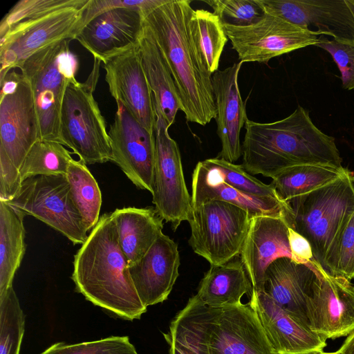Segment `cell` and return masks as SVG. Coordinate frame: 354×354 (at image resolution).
I'll return each instance as SVG.
<instances>
[{
    "label": "cell",
    "instance_id": "obj_1",
    "mask_svg": "<svg viewBox=\"0 0 354 354\" xmlns=\"http://www.w3.org/2000/svg\"><path fill=\"white\" fill-rule=\"evenodd\" d=\"M189 0H167L151 10L144 25L156 42L171 72L180 111L187 121L205 126L216 115L212 74L192 37Z\"/></svg>",
    "mask_w": 354,
    "mask_h": 354
},
{
    "label": "cell",
    "instance_id": "obj_2",
    "mask_svg": "<svg viewBox=\"0 0 354 354\" xmlns=\"http://www.w3.org/2000/svg\"><path fill=\"white\" fill-rule=\"evenodd\" d=\"M245 129L242 165L251 175L272 178L286 168L308 164L343 167L335 138L319 129L301 106L272 122L248 119Z\"/></svg>",
    "mask_w": 354,
    "mask_h": 354
},
{
    "label": "cell",
    "instance_id": "obj_3",
    "mask_svg": "<svg viewBox=\"0 0 354 354\" xmlns=\"http://www.w3.org/2000/svg\"><path fill=\"white\" fill-rule=\"evenodd\" d=\"M71 278L87 300L120 317L140 319L147 311L130 276L111 213L100 216L74 255Z\"/></svg>",
    "mask_w": 354,
    "mask_h": 354
},
{
    "label": "cell",
    "instance_id": "obj_4",
    "mask_svg": "<svg viewBox=\"0 0 354 354\" xmlns=\"http://www.w3.org/2000/svg\"><path fill=\"white\" fill-rule=\"evenodd\" d=\"M292 229L310 243L313 259L335 275L342 232L354 212V173L349 169L335 181L288 202Z\"/></svg>",
    "mask_w": 354,
    "mask_h": 354
},
{
    "label": "cell",
    "instance_id": "obj_5",
    "mask_svg": "<svg viewBox=\"0 0 354 354\" xmlns=\"http://www.w3.org/2000/svg\"><path fill=\"white\" fill-rule=\"evenodd\" d=\"M0 84V201L6 202L20 187V168L39 130L28 79L10 71Z\"/></svg>",
    "mask_w": 354,
    "mask_h": 354
},
{
    "label": "cell",
    "instance_id": "obj_6",
    "mask_svg": "<svg viewBox=\"0 0 354 354\" xmlns=\"http://www.w3.org/2000/svg\"><path fill=\"white\" fill-rule=\"evenodd\" d=\"M189 334L195 354H277L249 304L216 308L202 303Z\"/></svg>",
    "mask_w": 354,
    "mask_h": 354
},
{
    "label": "cell",
    "instance_id": "obj_7",
    "mask_svg": "<svg viewBox=\"0 0 354 354\" xmlns=\"http://www.w3.org/2000/svg\"><path fill=\"white\" fill-rule=\"evenodd\" d=\"M71 41L64 39L37 51L19 68L31 86L41 140L62 144V105L80 66L77 56L70 50Z\"/></svg>",
    "mask_w": 354,
    "mask_h": 354
},
{
    "label": "cell",
    "instance_id": "obj_8",
    "mask_svg": "<svg viewBox=\"0 0 354 354\" xmlns=\"http://www.w3.org/2000/svg\"><path fill=\"white\" fill-rule=\"evenodd\" d=\"M94 60L84 82L75 80L67 86L60 114L62 144L86 165L112 161L106 122L93 95L102 62Z\"/></svg>",
    "mask_w": 354,
    "mask_h": 354
},
{
    "label": "cell",
    "instance_id": "obj_9",
    "mask_svg": "<svg viewBox=\"0 0 354 354\" xmlns=\"http://www.w3.org/2000/svg\"><path fill=\"white\" fill-rule=\"evenodd\" d=\"M252 216L236 205L210 201L194 208L189 220V243L194 253L211 266L227 263L239 257Z\"/></svg>",
    "mask_w": 354,
    "mask_h": 354
},
{
    "label": "cell",
    "instance_id": "obj_10",
    "mask_svg": "<svg viewBox=\"0 0 354 354\" xmlns=\"http://www.w3.org/2000/svg\"><path fill=\"white\" fill-rule=\"evenodd\" d=\"M24 215L32 216L60 232L73 244H83L88 231L72 197L65 175L28 178L6 202Z\"/></svg>",
    "mask_w": 354,
    "mask_h": 354
},
{
    "label": "cell",
    "instance_id": "obj_11",
    "mask_svg": "<svg viewBox=\"0 0 354 354\" xmlns=\"http://www.w3.org/2000/svg\"><path fill=\"white\" fill-rule=\"evenodd\" d=\"M165 121L156 114L155 164L152 202L158 214L176 231L189 221L193 212L192 196L186 186L181 156Z\"/></svg>",
    "mask_w": 354,
    "mask_h": 354
},
{
    "label": "cell",
    "instance_id": "obj_12",
    "mask_svg": "<svg viewBox=\"0 0 354 354\" xmlns=\"http://www.w3.org/2000/svg\"><path fill=\"white\" fill-rule=\"evenodd\" d=\"M82 6L69 7L13 26L0 37V78L37 51L64 39H75Z\"/></svg>",
    "mask_w": 354,
    "mask_h": 354
},
{
    "label": "cell",
    "instance_id": "obj_13",
    "mask_svg": "<svg viewBox=\"0 0 354 354\" xmlns=\"http://www.w3.org/2000/svg\"><path fill=\"white\" fill-rule=\"evenodd\" d=\"M223 28L242 63H267L285 53L315 46L321 35L266 13L253 25L236 27L223 24Z\"/></svg>",
    "mask_w": 354,
    "mask_h": 354
},
{
    "label": "cell",
    "instance_id": "obj_14",
    "mask_svg": "<svg viewBox=\"0 0 354 354\" xmlns=\"http://www.w3.org/2000/svg\"><path fill=\"white\" fill-rule=\"evenodd\" d=\"M312 263L316 277L306 301L308 326L326 339L347 337L354 330V285Z\"/></svg>",
    "mask_w": 354,
    "mask_h": 354
},
{
    "label": "cell",
    "instance_id": "obj_15",
    "mask_svg": "<svg viewBox=\"0 0 354 354\" xmlns=\"http://www.w3.org/2000/svg\"><path fill=\"white\" fill-rule=\"evenodd\" d=\"M109 131L112 161L136 187L153 192L155 136L142 127L121 101Z\"/></svg>",
    "mask_w": 354,
    "mask_h": 354
},
{
    "label": "cell",
    "instance_id": "obj_16",
    "mask_svg": "<svg viewBox=\"0 0 354 354\" xmlns=\"http://www.w3.org/2000/svg\"><path fill=\"white\" fill-rule=\"evenodd\" d=\"M257 1L266 14L339 41H354V15L346 0Z\"/></svg>",
    "mask_w": 354,
    "mask_h": 354
},
{
    "label": "cell",
    "instance_id": "obj_17",
    "mask_svg": "<svg viewBox=\"0 0 354 354\" xmlns=\"http://www.w3.org/2000/svg\"><path fill=\"white\" fill-rule=\"evenodd\" d=\"M102 63L112 97L121 101L139 123L153 133V95L143 70L139 45Z\"/></svg>",
    "mask_w": 354,
    "mask_h": 354
},
{
    "label": "cell",
    "instance_id": "obj_18",
    "mask_svg": "<svg viewBox=\"0 0 354 354\" xmlns=\"http://www.w3.org/2000/svg\"><path fill=\"white\" fill-rule=\"evenodd\" d=\"M144 18L138 9L109 10L85 25L75 39L102 63L139 45Z\"/></svg>",
    "mask_w": 354,
    "mask_h": 354
},
{
    "label": "cell",
    "instance_id": "obj_19",
    "mask_svg": "<svg viewBox=\"0 0 354 354\" xmlns=\"http://www.w3.org/2000/svg\"><path fill=\"white\" fill-rule=\"evenodd\" d=\"M277 354H313L322 352L327 339L294 319L265 292L252 288L248 302Z\"/></svg>",
    "mask_w": 354,
    "mask_h": 354
},
{
    "label": "cell",
    "instance_id": "obj_20",
    "mask_svg": "<svg viewBox=\"0 0 354 354\" xmlns=\"http://www.w3.org/2000/svg\"><path fill=\"white\" fill-rule=\"evenodd\" d=\"M239 256L252 288L265 290L269 266L279 258L291 259L286 221L278 216H252Z\"/></svg>",
    "mask_w": 354,
    "mask_h": 354
},
{
    "label": "cell",
    "instance_id": "obj_21",
    "mask_svg": "<svg viewBox=\"0 0 354 354\" xmlns=\"http://www.w3.org/2000/svg\"><path fill=\"white\" fill-rule=\"evenodd\" d=\"M242 64L241 62L234 63L212 75L216 133L221 142V150L217 158L233 163L242 155L240 133L248 119L238 84Z\"/></svg>",
    "mask_w": 354,
    "mask_h": 354
},
{
    "label": "cell",
    "instance_id": "obj_22",
    "mask_svg": "<svg viewBox=\"0 0 354 354\" xmlns=\"http://www.w3.org/2000/svg\"><path fill=\"white\" fill-rule=\"evenodd\" d=\"M193 209L210 201L236 205L252 216H272L284 218L288 227L293 224L294 213L288 203L278 198L259 197L242 192L225 183L218 170L207 160L199 161L192 174Z\"/></svg>",
    "mask_w": 354,
    "mask_h": 354
},
{
    "label": "cell",
    "instance_id": "obj_23",
    "mask_svg": "<svg viewBox=\"0 0 354 354\" xmlns=\"http://www.w3.org/2000/svg\"><path fill=\"white\" fill-rule=\"evenodd\" d=\"M180 265L177 244L162 233L140 260L129 266L136 292L147 308L168 298Z\"/></svg>",
    "mask_w": 354,
    "mask_h": 354
},
{
    "label": "cell",
    "instance_id": "obj_24",
    "mask_svg": "<svg viewBox=\"0 0 354 354\" xmlns=\"http://www.w3.org/2000/svg\"><path fill=\"white\" fill-rule=\"evenodd\" d=\"M312 261L302 264L290 258H279L268 268L265 281L267 295L286 313L308 326L306 301L316 277Z\"/></svg>",
    "mask_w": 354,
    "mask_h": 354
},
{
    "label": "cell",
    "instance_id": "obj_25",
    "mask_svg": "<svg viewBox=\"0 0 354 354\" xmlns=\"http://www.w3.org/2000/svg\"><path fill=\"white\" fill-rule=\"evenodd\" d=\"M129 266L140 260L162 234L163 220L152 207H128L111 213Z\"/></svg>",
    "mask_w": 354,
    "mask_h": 354
},
{
    "label": "cell",
    "instance_id": "obj_26",
    "mask_svg": "<svg viewBox=\"0 0 354 354\" xmlns=\"http://www.w3.org/2000/svg\"><path fill=\"white\" fill-rule=\"evenodd\" d=\"M143 70L152 92L155 114L169 127L174 124L180 104L174 81L167 64L149 29L144 25L139 41Z\"/></svg>",
    "mask_w": 354,
    "mask_h": 354
},
{
    "label": "cell",
    "instance_id": "obj_27",
    "mask_svg": "<svg viewBox=\"0 0 354 354\" xmlns=\"http://www.w3.org/2000/svg\"><path fill=\"white\" fill-rule=\"evenodd\" d=\"M252 286L239 257L226 263L211 266L201 279L197 295L207 306L216 308L241 304Z\"/></svg>",
    "mask_w": 354,
    "mask_h": 354
},
{
    "label": "cell",
    "instance_id": "obj_28",
    "mask_svg": "<svg viewBox=\"0 0 354 354\" xmlns=\"http://www.w3.org/2000/svg\"><path fill=\"white\" fill-rule=\"evenodd\" d=\"M24 215L0 201V295L12 281L26 252Z\"/></svg>",
    "mask_w": 354,
    "mask_h": 354
},
{
    "label": "cell",
    "instance_id": "obj_29",
    "mask_svg": "<svg viewBox=\"0 0 354 354\" xmlns=\"http://www.w3.org/2000/svg\"><path fill=\"white\" fill-rule=\"evenodd\" d=\"M348 169L329 165L308 164L286 168L272 178L270 185L286 203L306 195L341 178Z\"/></svg>",
    "mask_w": 354,
    "mask_h": 354
},
{
    "label": "cell",
    "instance_id": "obj_30",
    "mask_svg": "<svg viewBox=\"0 0 354 354\" xmlns=\"http://www.w3.org/2000/svg\"><path fill=\"white\" fill-rule=\"evenodd\" d=\"M190 28L198 50L212 75L218 70L220 58L228 39L223 24L213 12L196 9L192 12Z\"/></svg>",
    "mask_w": 354,
    "mask_h": 354
},
{
    "label": "cell",
    "instance_id": "obj_31",
    "mask_svg": "<svg viewBox=\"0 0 354 354\" xmlns=\"http://www.w3.org/2000/svg\"><path fill=\"white\" fill-rule=\"evenodd\" d=\"M66 177L74 203L87 231L91 232L100 217L102 194L98 184L86 165L80 159L70 162Z\"/></svg>",
    "mask_w": 354,
    "mask_h": 354
},
{
    "label": "cell",
    "instance_id": "obj_32",
    "mask_svg": "<svg viewBox=\"0 0 354 354\" xmlns=\"http://www.w3.org/2000/svg\"><path fill=\"white\" fill-rule=\"evenodd\" d=\"M71 152L63 145L51 141L37 140L30 149L19 170L21 183L26 178L40 175H65Z\"/></svg>",
    "mask_w": 354,
    "mask_h": 354
},
{
    "label": "cell",
    "instance_id": "obj_33",
    "mask_svg": "<svg viewBox=\"0 0 354 354\" xmlns=\"http://www.w3.org/2000/svg\"><path fill=\"white\" fill-rule=\"evenodd\" d=\"M25 317L12 286L0 295V354H19Z\"/></svg>",
    "mask_w": 354,
    "mask_h": 354
},
{
    "label": "cell",
    "instance_id": "obj_34",
    "mask_svg": "<svg viewBox=\"0 0 354 354\" xmlns=\"http://www.w3.org/2000/svg\"><path fill=\"white\" fill-rule=\"evenodd\" d=\"M89 0H20L4 15L0 24V37L13 26L69 7L82 6Z\"/></svg>",
    "mask_w": 354,
    "mask_h": 354
},
{
    "label": "cell",
    "instance_id": "obj_35",
    "mask_svg": "<svg viewBox=\"0 0 354 354\" xmlns=\"http://www.w3.org/2000/svg\"><path fill=\"white\" fill-rule=\"evenodd\" d=\"M207 160L218 170L221 179L235 189L255 196L280 199L270 184H265L249 174L242 165L217 157Z\"/></svg>",
    "mask_w": 354,
    "mask_h": 354
},
{
    "label": "cell",
    "instance_id": "obj_36",
    "mask_svg": "<svg viewBox=\"0 0 354 354\" xmlns=\"http://www.w3.org/2000/svg\"><path fill=\"white\" fill-rule=\"evenodd\" d=\"M223 24L236 27L253 25L266 15L257 0H211L205 1Z\"/></svg>",
    "mask_w": 354,
    "mask_h": 354
},
{
    "label": "cell",
    "instance_id": "obj_37",
    "mask_svg": "<svg viewBox=\"0 0 354 354\" xmlns=\"http://www.w3.org/2000/svg\"><path fill=\"white\" fill-rule=\"evenodd\" d=\"M41 354H138L126 336H111L96 341L67 344L57 342Z\"/></svg>",
    "mask_w": 354,
    "mask_h": 354
},
{
    "label": "cell",
    "instance_id": "obj_38",
    "mask_svg": "<svg viewBox=\"0 0 354 354\" xmlns=\"http://www.w3.org/2000/svg\"><path fill=\"white\" fill-rule=\"evenodd\" d=\"M315 46L326 50L332 56L341 73L343 88L354 91V41L329 40L321 35Z\"/></svg>",
    "mask_w": 354,
    "mask_h": 354
},
{
    "label": "cell",
    "instance_id": "obj_39",
    "mask_svg": "<svg viewBox=\"0 0 354 354\" xmlns=\"http://www.w3.org/2000/svg\"><path fill=\"white\" fill-rule=\"evenodd\" d=\"M167 0H89L83 9L82 17L76 28V36L85 25L98 15L118 8L138 9L145 17L155 8L163 4Z\"/></svg>",
    "mask_w": 354,
    "mask_h": 354
},
{
    "label": "cell",
    "instance_id": "obj_40",
    "mask_svg": "<svg viewBox=\"0 0 354 354\" xmlns=\"http://www.w3.org/2000/svg\"><path fill=\"white\" fill-rule=\"evenodd\" d=\"M335 275L354 279V212L339 238Z\"/></svg>",
    "mask_w": 354,
    "mask_h": 354
},
{
    "label": "cell",
    "instance_id": "obj_41",
    "mask_svg": "<svg viewBox=\"0 0 354 354\" xmlns=\"http://www.w3.org/2000/svg\"><path fill=\"white\" fill-rule=\"evenodd\" d=\"M288 241L292 261L302 264H308L314 261L312 247L308 241L290 227Z\"/></svg>",
    "mask_w": 354,
    "mask_h": 354
},
{
    "label": "cell",
    "instance_id": "obj_42",
    "mask_svg": "<svg viewBox=\"0 0 354 354\" xmlns=\"http://www.w3.org/2000/svg\"><path fill=\"white\" fill-rule=\"evenodd\" d=\"M337 351L339 354H354V330L346 337Z\"/></svg>",
    "mask_w": 354,
    "mask_h": 354
},
{
    "label": "cell",
    "instance_id": "obj_43",
    "mask_svg": "<svg viewBox=\"0 0 354 354\" xmlns=\"http://www.w3.org/2000/svg\"><path fill=\"white\" fill-rule=\"evenodd\" d=\"M169 347H170V348H169L170 354H187V353L183 352L182 351H180V349H178V348L175 347L174 346L170 345Z\"/></svg>",
    "mask_w": 354,
    "mask_h": 354
},
{
    "label": "cell",
    "instance_id": "obj_44",
    "mask_svg": "<svg viewBox=\"0 0 354 354\" xmlns=\"http://www.w3.org/2000/svg\"><path fill=\"white\" fill-rule=\"evenodd\" d=\"M354 15V0H346Z\"/></svg>",
    "mask_w": 354,
    "mask_h": 354
},
{
    "label": "cell",
    "instance_id": "obj_45",
    "mask_svg": "<svg viewBox=\"0 0 354 354\" xmlns=\"http://www.w3.org/2000/svg\"><path fill=\"white\" fill-rule=\"evenodd\" d=\"M313 354H339L337 351H335V352H320V353H313Z\"/></svg>",
    "mask_w": 354,
    "mask_h": 354
}]
</instances>
